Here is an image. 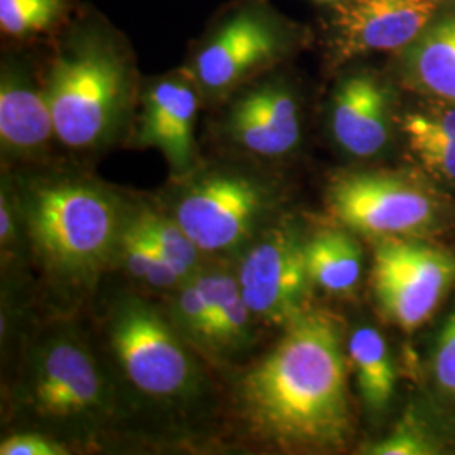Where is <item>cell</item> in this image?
I'll use <instances>...</instances> for the list:
<instances>
[{
    "instance_id": "cell-1",
    "label": "cell",
    "mask_w": 455,
    "mask_h": 455,
    "mask_svg": "<svg viewBox=\"0 0 455 455\" xmlns=\"http://www.w3.org/2000/svg\"><path fill=\"white\" fill-rule=\"evenodd\" d=\"M250 427L283 449H334L351 434L339 324L325 312L302 314L242 379Z\"/></svg>"
},
{
    "instance_id": "cell-2",
    "label": "cell",
    "mask_w": 455,
    "mask_h": 455,
    "mask_svg": "<svg viewBox=\"0 0 455 455\" xmlns=\"http://www.w3.org/2000/svg\"><path fill=\"white\" fill-rule=\"evenodd\" d=\"M43 51L60 146L97 152L131 135L142 78L125 33L82 2L65 28L43 41Z\"/></svg>"
},
{
    "instance_id": "cell-3",
    "label": "cell",
    "mask_w": 455,
    "mask_h": 455,
    "mask_svg": "<svg viewBox=\"0 0 455 455\" xmlns=\"http://www.w3.org/2000/svg\"><path fill=\"white\" fill-rule=\"evenodd\" d=\"M309 41L307 29L272 0H229L191 43L184 66L204 105L218 107L244 84L287 65Z\"/></svg>"
},
{
    "instance_id": "cell-4",
    "label": "cell",
    "mask_w": 455,
    "mask_h": 455,
    "mask_svg": "<svg viewBox=\"0 0 455 455\" xmlns=\"http://www.w3.org/2000/svg\"><path fill=\"white\" fill-rule=\"evenodd\" d=\"M124 223L118 201L90 180H39L26 199L34 250L68 280H88L115 259Z\"/></svg>"
},
{
    "instance_id": "cell-5",
    "label": "cell",
    "mask_w": 455,
    "mask_h": 455,
    "mask_svg": "<svg viewBox=\"0 0 455 455\" xmlns=\"http://www.w3.org/2000/svg\"><path fill=\"white\" fill-rule=\"evenodd\" d=\"M184 189L174 218L203 253L235 251L253 240L270 206L260 180L231 169L206 171Z\"/></svg>"
},
{
    "instance_id": "cell-6",
    "label": "cell",
    "mask_w": 455,
    "mask_h": 455,
    "mask_svg": "<svg viewBox=\"0 0 455 455\" xmlns=\"http://www.w3.org/2000/svg\"><path fill=\"white\" fill-rule=\"evenodd\" d=\"M455 283V255L420 240L393 236L374 248L373 289L391 323L415 331Z\"/></svg>"
},
{
    "instance_id": "cell-7",
    "label": "cell",
    "mask_w": 455,
    "mask_h": 455,
    "mask_svg": "<svg viewBox=\"0 0 455 455\" xmlns=\"http://www.w3.org/2000/svg\"><path fill=\"white\" fill-rule=\"evenodd\" d=\"M283 66L236 90L221 101L216 132L228 146L257 159L293 154L304 133L300 97L280 71Z\"/></svg>"
},
{
    "instance_id": "cell-8",
    "label": "cell",
    "mask_w": 455,
    "mask_h": 455,
    "mask_svg": "<svg viewBox=\"0 0 455 455\" xmlns=\"http://www.w3.org/2000/svg\"><path fill=\"white\" fill-rule=\"evenodd\" d=\"M110 344L132 385L154 398H180L195 387V364L178 334L140 302L125 299L108 325Z\"/></svg>"
},
{
    "instance_id": "cell-9",
    "label": "cell",
    "mask_w": 455,
    "mask_h": 455,
    "mask_svg": "<svg viewBox=\"0 0 455 455\" xmlns=\"http://www.w3.org/2000/svg\"><path fill=\"white\" fill-rule=\"evenodd\" d=\"M327 199L342 227L381 240L423 231L439 212V203L423 186L388 172L341 174L331 182Z\"/></svg>"
},
{
    "instance_id": "cell-10",
    "label": "cell",
    "mask_w": 455,
    "mask_h": 455,
    "mask_svg": "<svg viewBox=\"0 0 455 455\" xmlns=\"http://www.w3.org/2000/svg\"><path fill=\"white\" fill-rule=\"evenodd\" d=\"M0 147L11 161H39L60 146L44 84L43 43H2Z\"/></svg>"
},
{
    "instance_id": "cell-11",
    "label": "cell",
    "mask_w": 455,
    "mask_h": 455,
    "mask_svg": "<svg viewBox=\"0 0 455 455\" xmlns=\"http://www.w3.org/2000/svg\"><path fill=\"white\" fill-rule=\"evenodd\" d=\"M236 278L253 315L268 324L287 327L309 310L306 242L293 227L270 228L253 240Z\"/></svg>"
},
{
    "instance_id": "cell-12",
    "label": "cell",
    "mask_w": 455,
    "mask_h": 455,
    "mask_svg": "<svg viewBox=\"0 0 455 455\" xmlns=\"http://www.w3.org/2000/svg\"><path fill=\"white\" fill-rule=\"evenodd\" d=\"M443 0H336L329 4L325 49L332 65L407 49L439 16Z\"/></svg>"
},
{
    "instance_id": "cell-13",
    "label": "cell",
    "mask_w": 455,
    "mask_h": 455,
    "mask_svg": "<svg viewBox=\"0 0 455 455\" xmlns=\"http://www.w3.org/2000/svg\"><path fill=\"white\" fill-rule=\"evenodd\" d=\"M203 95L182 65L142 82L132 129V144L159 150L178 176H189L199 161L196 124Z\"/></svg>"
},
{
    "instance_id": "cell-14",
    "label": "cell",
    "mask_w": 455,
    "mask_h": 455,
    "mask_svg": "<svg viewBox=\"0 0 455 455\" xmlns=\"http://www.w3.org/2000/svg\"><path fill=\"white\" fill-rule=\"evenodd\" d=\"M329 132L351 157L370 159L390 142V93L368 69L344 75L329 101Z\"/></svg>"
},
{
    "instance_id": "cell-15",
    "label": "cell",
    "mask_w": 455,
    "mask_h": 455,
    "mask_svg": "<svg viewBox=\"0 0 455 455\" xmlns=\"http://www.w3.org/2000/svg\"><path fill=\"white\" fill-rule=\"evenodd\" d=\"M36 408L54 419L88 415L103 402V378L78 342L60 339L37 356L33 374Z\"/></svg>"
},
{
    "instance_id": "cell-16",
    "label": "cell",
    "mask_w": 455,
    "mask_h": 455,
    "mask_svg": "<svg viewBox=\"0 0 455 455\" xmlns=\"http://www.w3.org/2000/svg\"><path fill=\"white\" fill-rule=\"evenodd\" d=\"M402 66L415 86L455 103V12L435 17L403 49Z\"/></svg>"
},
{
    "instance_id": "cell-17",
    "label": "cell",
    "mask_w": 455,
    "mask_h": 455,
    "mask_svg": "<svg viewBox=\"0 0 455 455\" xmlns=\"http://www.w3.org/2000/svg\"><path fill=\"white\" fill-rule=\"evenodd\" d=\"M312 285L329 293L353 292L363 272V251L344 229H323L306 242Z\"/></svg>"
},
{
    "instance_id": "cell-18",
    "label": "cell",
    "mask_w": 455,
    "mask_h": 455,
    "mask_svg": "<svg viewBox=\"0 0 455 455\" xmlns=\"http://www.w3.org/2000/svg\"><path fill=\"white\" fill-rule=\"evenodd\" d=\"M347 356L356 371L361 396L371 411L390 405L396 374L385 338L373 327H358L347 341Z\"/></svg>"
},
{
    "instance_id": "cell-19",
    "label": "cell",
    "mask_w": 455,
    "mask_h": 455,
    "mask_svg": "<svg viewBox=\"0 0 455 455\" xmlns=\"http://www.w3.org/2000/svg\"><path fill=\"white\" fill-rule=\"evenodd\" d=\"M208 299L212 319V342L216 347L238 349L250 339V319L253 312L244 302L236 275L227 270L196 274Z\"/></svg>"
},
{
    "instance_id": "cell-20",
    "label": "cell",
    "mask_w": 455,
    "mask_h": 455,
    "mask_svg": "<svg viewBox=\"0 0 455 455\" xmlns=\"http://www.w3.org/2000/svg\"><path fill=\"white\" fill-rule=\"evenodd\" d=\"M80 0H0L4 43H43L61 31L78 12Z\"/></svg>"
},
{
    "instance_id": "cell-21",
    "label": "cell",
    "mask_w": 455,
    "mask_h": 455,
    "mask_svg": "<svg viewBox=\"0 0 455 455\" xmlns=\"http://www.w3.org/2000/svg\"><path fill=\"white\" fill-rule=\"evenodd\" d=\"M125 225L171 261L184 278H191L199 272L203 251L174 216L167 218L161 212L140 210L125 218Z\"/></svg>"
},
{
    "instance_id": "cell-22",
    "label": "cell",
    "mask_w": 455,
    "mask_h": 455,
    "mask_svg": "<svg viewBox=\"0 0 455 455\" xmlns=\"http://www.w3.org/2000/svg\"><path fill=\"white\" fill-rule=\"evenodd\" d=\"M115 259L120 261V265L125 268L129 275L154 289H176L188 280L180 275L171 261L142 236L133 233L125 223L116 244Z\"/></svg>"
},
{
    "instance_id": "cell-23",
    "label": "cell",
    "mask_w": 455,
    "mask_h": 455,
    "mask_svg": "<svg viewBox=\"0 0 455 455\" xmlns=\"http://www.w3.org/2000/svg\"><path fill=\"white\" fill-rule=\"evenodd\" d=\"M174 317L189 338L214 346L212 310L195 275L180 285L174 299Z\"/></svg>"
},
{
    "instance_id": "cell-24",
    "label": "cell",
    "mask_w": 455,
    "mask_h": 455,
    "mask_svg": "<svg viewBox=\"0 0 455 455\" xmlns=\"http://www.w3.org/2000/svg\"><path fill=\"white\" fill-rule=\"evenodd\" d=\"M364 454L371 455H432L437 454L434 443L411 420L402 422L393 432L378 443L370 445Z\"/></svg>"
},
{
    "instance_id": "cell-25",
    "label": "cell",
    "mask_w": 455,
    "mask_h": 455,
    "mask_svg": "<svg viewBox=\"0 0 455 455\" xmlns=\"http://www.w3.org/2000/svg\"><path fill=\"white\" fill-rule=\"evenodd\" d=\"M407 140L428 171L455 180V137H411Z\"/></svg>"
},
{
    "instance_id": "cell-26",
    "label": "cell",
    "mask_w": 455,
    "mask_h": 455,
    "mask_svg": "<svg viewBox=\"0 0 455 455\" xmlns=\"http://www.w3.org/2000/svg\"><path fill=\"white\" fill-rule=\"evenodd\" d=\"M434 374L442 390L455 395V312L440 332L434 353Z\"/></svg>"
},
{
    "instance_id": "cell-27",
    "label": "cell",
    "mask_w": 455,
    "mask_h": 455,
    "mask_svg": "<svg viewBox=\"0 0 455 455\" xmlns=\"http://www.w3.org/2000/svg\"><path fill=\"white\" fill-rule=\"evenodd\" d=\"M407 139L455 137V108L440 114H408L402 122Z\"/></svg>"
},
{
    "instance_id": "cell-28",
    "label": "cell",
    "mask_w": 455,
    "mask_h": 455,
    "mask_svg": "<svg viewBox=\"0 0 455 455\" xmlns=\"http://www.w3.org/2000/svg\"><path fill=\"white\" fill-rule=\"evenodd\" d=\"M2 455H65V447L54 440L46 439L39 434H19L4 440L0 445Z\"/></svg>"
},
{
    "instance_id": "cell-29",
    "label": "cell",
    "mask_w": 455,
    "mask_h": 455,
    "mask_svg": "<svg viewBox=\"0 0 455 455\" xmlns=\"http://www.w3.org/2000/svg\"><path fill=\"white\" fill-rule=\"evenodd\" d=\"M16 235V228H14V214H12V204L9 203L7 195L2 193L0 199V240L2 244L11 243L12 238Z\"/></svg>"
},
{
    "instance_id": "cell-30",
    "label": "cell",
    "mask_w": 455,
    "mask_h": 455,
    "mask_svg": "<svg viewBox=\"0 0 455 455\" xmlns=\"http://www.w3.org/2000/svg\"><path fill=\"white\" fill-rule=\"evenodd\" d=\"M315 2H319V4H325V5H329V4H332V2H336V0H315Z\"/></svg>"
}]
</instances>
